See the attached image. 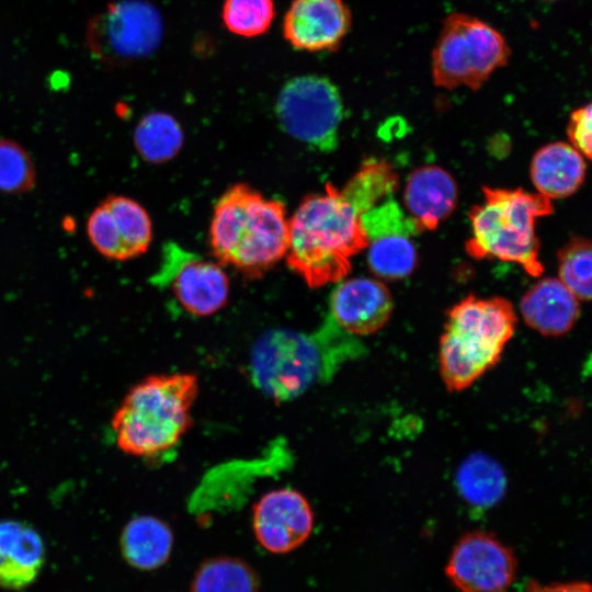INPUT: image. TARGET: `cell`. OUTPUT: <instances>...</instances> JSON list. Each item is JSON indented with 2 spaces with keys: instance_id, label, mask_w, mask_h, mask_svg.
Returning a JSON list of instances; mask_svg holds the SVG:
<instances>
[{
  "instance_id": "obj_30",
  "label": "cell",
  "mask_w": 592,
  "mask_h": 592,
  "mask_svg": "<svg viewBox=\"0 0 592 592\" xmlns=\"http://www.w3.org/2000/svg\"><path fill=\"white\" fill-rule=\"evenodd\" d=\"M547 1H556V0H547Z\"/></svg>"
},
{
  "instance_id": "obj_16",
  "label": "cell",
  "mask_w": 592,
  "mask_h": 592,
  "mask_svg": "<svg viewBox=\"0 0 592 592\" xmlns=\"http://www.w3.org/2000/svg\"><path fill=\"white\" fill-rule=\"evenodd\" d=\"M46 559L45 544L30 524L0 522V588L23 590L35 582Z\"/></svg>"
},
{
  "instance_id": "obj_10",
  "label": "cell",
  "mask_w": 592,
  "mask_h": 592,
  "mask_svg": "<svg viewBox=\"0 0 592 592\" xmlns=\"http://www.w3.org/2000/svg\"><path fill=\"white\" fill-rule=\"evenodd\" d=\"M150 281L170 287L180 305L194 316L214 315L228 300L229 280L223 267L175 243L163 247L160 267Z\"/></svg>"
},
{
  "instance_id": "obj_1",
  "label": "cell",
  "mask_w": 592,
  "mask_h": 592,
  "mask_svg": "<svg viewBox=\"0 0 592 592\" xmlns=\"http://www.w3.org/2000/svg\"><path fill=\"white\" fill-rule=\"evenodd\" d=\"M364 209L351 193L327 184L307 196L289 219L288 266L311 288L342 281L351 259L366 249Z\"/></svg>"
},
{
  "instance_id": "obj_23",
  "label": "cell",
  "mask_w": 592,
  "mask_h": 592,
  "mask_svg": "<svg viewBox=\"0 0 592 592\" xmlns=\"http://www.w3.org/2000/svg\"><path fill=\"white\" fill-rule=\"evenodd\" d=\"M139 156L150 163H163L174 158L183 145L179 122L164 112H151L140 118L133 136Z\"/></svg>"
},
{
  "instance_id": "obj_14",
  "label": "cell",
  "mask_w": 592,
  "mask_h": 592,
  "mask_svg": "<svg viewBox=\"0 0 592 592\" xmlns=\"http://www.w3.org/2000/svg\"><path fill=\"white\" fill-rule=\"evenodd\" d=\"M392 308L388 287L369 277L340 281L330 298L331 319L340 329L354 335H368L383 329Z\"/></svg>"
},
{
  "instance_id": "obj_25",
  "label": "cell",
  "mask_w": 592,
  "mask_h": 592,
  "mask_svg": "<svg viewBox=\"0 0 592 592\" xmlns=\"http://www.w3.org/2000/svg\"><path fill=\"white\" fill-rule=\"evenodd\" d=\"M591 242L583 237L571 238L558 252V278L579 300L591 298Z\"/></svg>"
},
{
  "instance_id": "obj_2",
  "label": "cell",
  "mask_w": 592,
  "mask_h": 592,
  "mask_svg": "<svg viewBox=\"0 0 592 592\" xmlns=\"http://www.w3.org/2000/svg\"><path fill=\"white\" fill-rule=\"evenodd\" d=\"M289 219L284 204L244 184L229 187L216 202L209 242L218 261L248 277H260L287 252Z\"/></svg>"
},
{
  "instance_id": "obj_9",
  "label": "cell",
  "mask_w": 592,
  "mask_h": 592,
  "mask_svg": "<svg viewBox=\"0 0 592 592\" xmlns=\"http://www.w3.org/2000/svg\"><path fill=\"white\" fill-rule=\"evenodd\" d=\"M317 351L305 334L287 329L271 330L252 348V378L269 397L277 401L293 399L317 377L320 367Z\"/></svg>"
},
{
  "instance_id": "obj_22",
  "label": "cell",
  "mask_w": 592,
  "mask_h": 592,
  "mask_svg": "<svg viewBox=\"0 0 592 592\" xmlns=\"http://www.w3.org/2000/svg\"><path fill=\"white\" fill-rule=\"evenodd\" d=\"M260 577L246 560L216 556L195 570L186 592H259Z\"/></svg>"
},
{
  "instance_id": "obj_21",
  "label": "cell",
  "mask_w": 592,
  "mask_h": 592,
  "mask_svg": "<svg viewBox=\"0 0 592 592\" xmlns=\"http://www.w3.org/2000/svg\"><path fill=\"white\" fill-rule=\"evenodd\" d=\"M457 490L469 505L488 509L504 496L506 476L491 456L476 453L465 458L456 471Z\"/></svg>"
},
{
  "instance_id": "obj_17",
  "label": "cell",
  "mask_w": 592,
  "mask_h": 592,
  "mask_svg": "<svg viewBox=\"0 0 592 592\" xmlns=\"http://www.w3.org/2000/svg\"><path fill=\"white\" fill-rule=\"evenodd\" d=\"M520 310L531 329L545 337H560L573 328L580 304L559 278L546 277L523 295Z\"/></svg>"
},
{
  "instance_id": "obj_5",
  "label": "cell",
  "mask_w": 592,
  "mask_h": 592,
  "mask_svg": "<svg viewBox=\"0 0 592 592\" xmlns=\"http://www.w3.org/2000/svg\"><path fill=\"white\" fill-rule=\"evenodd\" d=\"M483 202L469 210L473 234L466 241L474 259L494 258L520 264L531 276L544 272L535 234L537 218L554 212L551 200L523 189L482 187Z\"/></svg>"
},
{
  "instance_id": "obj_29",
  "label": "cell",
  "mask_w": 592,
  "mask_h": 592,
  "mask_svg": "<svg viewBox=\"0 0 592 592\" xmlns=\"http://www.w3.org/2000/svg\"><path fill=\"white\" fill-rule=\"evenodd\" d=\"M526 592H591V585L583 581L542 584L531 580L526 585Z\"/></svg>"
},
{
  "instance_id": "obj_26",
  "label": "cell",
  "mask_w": 592,
  "mask_h": 592,
  "mask_svg": "<svg viewBox=\"0 0 592 592\" xmlns=\"http://www.w3.org/2000/svg\"><path fill=\"white\" fill-rule=\"evenodd\" d=\"M275 15L273 0H225L221 18L226 29L241 37L264 34Z\"/></svg>"
},
{
  "instance_id": "obj_15",
  "label": "cell",
  "mask_w": 592,
  "mask_h": 592,
  "mask_svg": "<svg viewBox=\"0 0 592 592\" xmlns=\"http://www.w3.org/2000/svg\"><path fill=\"white\" fill-rule=\"evenodd\" d=\"M457 202V183L445 169L423 166L409 174L403 190V203L409 217L421 231L434 230L452 215Z\"/></svg>"
},
{
  "instance_id": "obj_12",
  "label": "cell",
  "mask_w": 592,
  "mask_h": 592,
  "mask_svg": "<svg viewBox=\"0 0 592 592\" xmlns=\"http://www.w3.org/2000/svg\"><path fill=\"white\" fill-rule=\"evenodd\" d=\"M314 523V511L307 498L292 488L271 490L253 505L255 539L275 555L299 548L311 535Z\"/></svg>"
},
{
  "instance_id": "obj_4",
  "label": "cell",
  "mask_w": 592,
  "mask_h": 592,
  "mask_svg": "<svg viewBox=\"0 0 592 592\" xmlns=\"http://www.w3.org/2000/svg\"><path fill=\"white\" fill-rule=\"evenodd\" d=\"M516 325V312L506 298L468 295L455 304L439 342V369L446 389L463 391L493 368Z\"/></svg>"
},
{
  "instance_id": "obj_8",
  "label": "cell",
  "mask_w": 592,
  "mask_h": 592,
  "mask_svg": "<svg viewBox=\"0 0 592 592\" xmlns=\"http://www.w3.org/2000/svg\"><path fill=\"white\" fill-rule=\"evenodd\" d=\"M162 32L161 14L149 1L118 0L89 21L86 43L93 58L119 65L151 55Z\"/></svg>"
},
{
  "instance_id": "obj_7",
  "label": "cell",
  "mask_w": 592,
  "mask_h": 592,
  "mask_svg": "<svg viewBox=\"0 0 592 592\" xmlns=\"http://www.w3.org/2000/svg\"><path fill=\"white\" fill-rule=\"evenodd\" d=\"M275 110L282 128L295 139L323 152L338 147L343 102L328 78H292L281 89Z\"/></svg>"
},
{
  "instance_id": "obj_24",
  "label": "cell",
  "mask_w": 592,
  "mask_h": 592,
  "mask_svg": "<svg viewBox=\"0 0 592 592\" xmlns=\"http://www.w3.org/2000/svg\"><path fill=\"white\" fill-rule=\"evenodd\" d=\"M102 201L111 213L124 261L145 253L152 239V224L147 210L124 195L112 194Z\"/></svg>"
},
{
  "instance_id": "obj_18",
  "label": "cell",
  "mask_w": 592,
  "mask_h": 592,
  "mask_svg": "<svg viewBox=\"0 0 592 592\" xmlns=\"http://www.w3.org/2000/svg\"><path fill=\"white\" fill-rule=\"evenodd\" d=\"M584 157L570 144L554 141L539 148L531 162V180L550 200L567 197L584 181Z\"/></svg>"
},
{
  "instance_id": "obj_3",
  "label": "cell",
  "mask_w": 592,
  "mask_h": 592,
  "mask_svg": "<svg viewBox=\"0 0 592 592\" xmlns=\"http://www.w3.org/2000/svg\"><path fill=\"white\" fill-rule=\"evenodd\" d=\"M198 389V377L192 373L157 374L137 383L112 419L118 447L137 457L174 447L191 428Z\"/></svg>"
},
{
  "instance_id": "obj_27",
  "label": "cell",
  "mask_w": 592,
  "mask_h": 592,
  "mask_svg": "<svg viewBox=\"0 0 592 592\" xmlns=\"http://www.w3.org/2000/svg\"><path fill=\"white\" fill-rule=\"evenodd\" d=\"M36 185V168L19 143L0 137V193L23 194Z\"/></svg>"
},
{
  "instance_id": "obj_20",
  "label": "cell",
  "mask_w": 592,
  "mask_h": 592,
  "mask_svg": "<svg viewBox=\"0 0 592 592\" xmlns=\"http://www.w3.org/2000/svg\"><path fill=\"white\" fill-rule=\"evenodd\" d=\"M420 232L411 225L383 226L366 231L371 271L388 281L409 276L417 266V250L410 236Z\"/></svg>"
},
{
  "instance_id": "obj_13",
  "label": "cell",
  "mask_w": 592,
  "mask_h": 592,
  "mask_svg": "<svg viewBox=\"0 0 592 592\" xmlns=\"http://www.w3.org/2000/svg\"><path fill=\"white\" fill-rule=\"evenodd\" d=\"M344 0H293L283 19V35L295 49L318 53L339 48L351 29Z\"/></svg>"
},
{
  "instance_id": "obj_6",
  "label": "cell",
  "mask_w": 592,
  "mask_h": 592,
  "mask_svg": "<svg viewBox=\"0 0 592 592\" xmlns=\"http://www.w3.org/2000/svg\"><path fill=\"white\" fill-rule=\"evenodd\" d=\"M510 47L489 23L462 12L447 15L432 52V79L436 87L478 90L509 62Z\"/></svg>"
},
{
  "instance_id": "obj_19",
  "label": "cell",
  "mask_w": 592,
  "mask_h": 592,
  "mask_svg": "<svg viewBox=\"0 0 592 592\" xmlns=\"http://www.w3.org/2000/svg\"><path fill=\"white\" fill-rule=\"evenodd\" d=\"M174 536L159 517L138 515L130 519L119 536V550L125 562L140 571H153L171 557Z\"/></svg>"
},
{
  "instance_id": "obj_11",
  "label": "cell",
  "mask_w": 592,
  "mask_h": 592,
  "mask_svg": "<svg viewBox=\"0 0 592 592\" xmlns=\"http://www.w3.org/2000/svg\"><path fill=\"white\" fill-rule=\"evenodd\" d=\"M445 573L458 592H505L516 578L517 559L494 535L473 531L454 545Z\"/></svg>"
},
{
  "instance_id": "obj_28",
  "label": "cell",
  "mask_w": 592,
  "mask_h": 592,
  "mask_svg": "<svg viewBox=\"0 0 592 592\" xmlns=\"http://www.w3.org/2000/svg\"><path fill=\"white\" fill-rule=\"evenodd\" d=\"M591 104L588 103L571 113L567 135L570 145L577 149L584 158H591Z\"/></svg>"
}]
</instances>
